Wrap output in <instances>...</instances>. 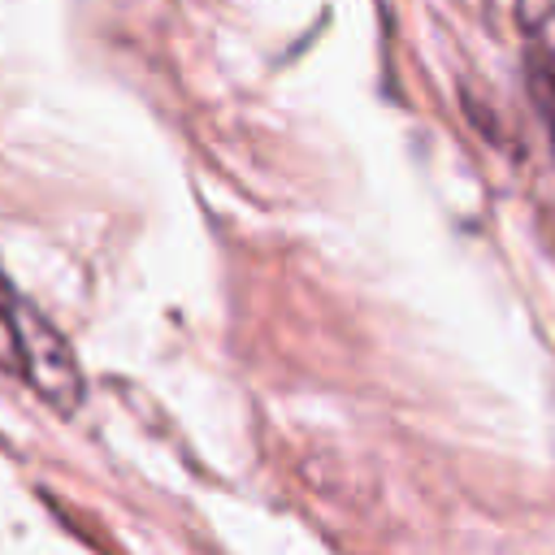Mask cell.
Returning <instances> with one entry per match:
<instances>
[{"mask_svg":"<svg viewBox=\"0 0 555 555\" xmlns=\"http://www.w3.org/2000/svg\"><path fill=\"white\" fill-rule=\"evenodd\" d=\"M0 338H4V364L22 373L26 386H35L61 412L78 408L82 373H78L69 343L39 317V308L17 299L4 282H0Z\"/></svg>","mask_w":555,"mask_h":555,"instance_id":"cell-1","label":"cell"},{"mask_svg":"<svg viewBox=\"0 0 555 555\" xmlns=\"http://www.w3.org/2000/svg\"><path fill=\"white\" fill-rule=\"evenodd\" d=\"M525 78H529V95L533 108L555 143V9H542L529 22L525 35Z\"/></svg>","mask_w":555,"mask_h":555,"instance_id":"cell-2","label":"cell"}]
</instances>
